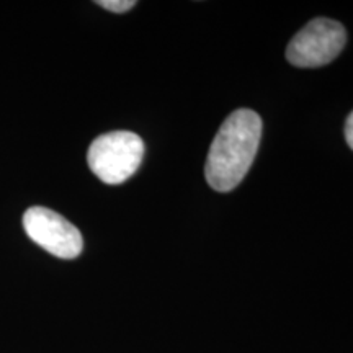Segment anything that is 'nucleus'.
<instances>
[{
    "label": "nucleus",
    "mask_w": 353,
    "mask_h": 353,
    "mask_svg": "<svg viewBox=\"0 0 353 353\" xmlns=\"http://www.w3.org/2000/svg\"><path fill=\"white\" fill-rule=\"evenodd\" d=\"M262 138V120L252 110L232 112L219 128L206 159L205 175L216 192H231L247 175Z\"/></svg>",
    "instance_id": "obj_1"
},
{
    "label": "nucleus",
    "mask_w": 353,
    "mask_h": 353,
    "mask_svg": "<svg viewBox=\"0 0 353 353\" xmlns=\"http://www.w3.org/2000/svg\"><path fill=\"white\" fill-rule=\"evenodd\" d=\"M144 157V143L130 131L101 134L90 144L87 162L103 183L120 185L136 174Z\"/></svg>",
    "instance_id": "obj_2"
},
{
    "label": "nucleus",
    "mask_w": 353,
    "mask_h": 353,
    "mask_svg": "<svg viewBox=\"0 0 353 353\" xmlns=\"http://www.w3.org/2000/svg\"><path fill=\"white\" fill-rule=\"evenodd\" d=\"M347 43L342 23L330 19H314L299 30L286 48V59L296 68H321L341 54Z\"/></svg>",
    "instance_id": "obj_3"
},
{
    "label": "nucleus",
    "mask_w": 353,
    "mask_h": 353,
    "mask_svg": "<svg viewBox=\"0 0 353 353\" xmlns=\"http://www.w3.org/2000/svg\"><path fill=\"white\" fill-rule=\"evenodd\" d=\"M23 228L30 239L54 257L76 259L83 249L81 231L64 216L50 208L33 206L26 210Z\"/></svg>",
    "instance_id": "obj_4"
},
{
    "label": "nucleus",
    "mask_w": 353,
    "mask_h": 353,
    "mask_svg": "<svg viewBox=\"0 0 353 353\" xmlns=\"http://www.w3.org/2000/svg\"><path fill=\"white\" fill-rule=\"evenodd\" d=\"M97 6L103 7L105 10L114 13H125L136 6L134 0H99Z\"/></svg>",
    "instance_id": "obj_5"
},
{
    "label": "nucleus",
    "mask_w": 353,
    "mask_h": 353,
    "mask_svg": "<svg viewBox=\"0 0 353 353\" xmlns=\"http://www.w3.org/2000/svg\"><path fill=\"white\" fill-rule=\"evenodd\" d=\"M345 139H347V144L350 145L353 151V112L348 114L345 121Z\"/></svg>",
    "instance_id": "obj_6"
}]
</instances>
